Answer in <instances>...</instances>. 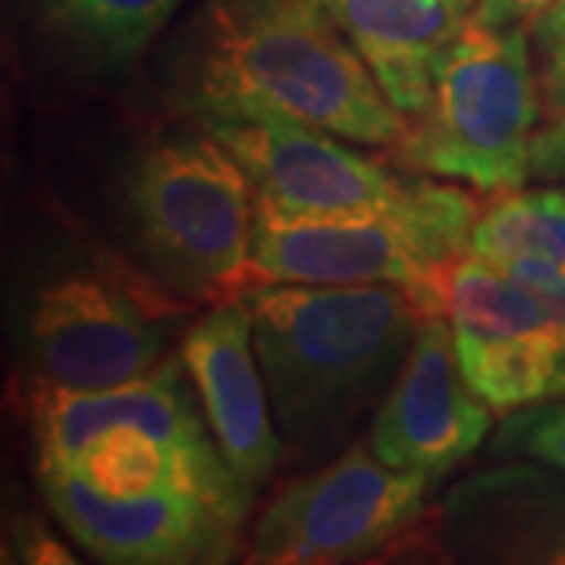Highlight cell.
Listing matches in <instances>:
<instances>
[{"label": "cell", "mask_w": 565, "mask_h": 565, "mask_svg": "<svg viewBox=\"0 0 565 565\" xmlns=\"http://www.w3.org/2000/svg\"><path fill=\"white\" fill-rule=\"evenodd\" d=\"M202 122L277 110L359 145H396L405 117L311 0H202L170 61Z\"/></svg>", "instance_id": "6da1fadb"}, {"label": "cell", "mask_w": 565, "mask_h": 565, "mask_svg": "<svg viewBox=\"0 0 565 565\" xmlns=\"http://www.w3.org/2000/svg\"><path fill=\"white\" fill-rule=\"evenodd\" d=\"M239 299L252 315L277 434L305 459L340 449L384 403L430 311L393 282H255Z\"/></svg>", "instance_id": "7a4b0ae2"}, {"label": "cell", "mask_w": 565, "mask_h": 565, "mask_svg": "<svg viewBox=\"0 0 565 565\" xmlns=\"http://www.w3.org/2000/svg\"><path fill=\"white\" fill-rule=\"evenodd\" d=\"M478 207L452 185L415 180L390 211L296 217L255 199L252 280L355 286L393 282L430 311L444 308V277L471 252Z\"/></svg>", "instance_id": "3957f363"}, {"label": "cell", "mask_w": 565, "mask_h": 565, "mask_svg": "<svg viewBox=\"0 0 565 565\" xmlns=\"http://www.w3.org/2000/svg\"><path fill=\"white\" fill-rule=\"evenodd\" d=\"M541 85L522 29L468 20L434 70V92L405 126L396 158L418 173L515 192L531 180Z\"/></svg>", "instance_id": "277c9868"}, {"label": "cell", "mask_w": 565, "mask_h": 565, "mask_svg": "<svg viewBox=\"0 0 565 565\" xmlns=\"http://www.w3.org/2000/svg\"><path fill=\"white\" fill-rule=\"evenodd\" d=\"M126 202L145 252L180 289L230 302L255 286V192L239 161L211 132L145 151Z\"/></svg>", "instance_id": "5b68a950"}, {"label": "cell", "mask_w": 565, "mask_h": 565, "mask_svg": "<svg viewBox=\"0 0 565 565\" xmlns=\"http://www.w3.org/2000/svg\"><path fill=\"white\" fill-rule=\"evenodd\" d=\"M430 478L355 444L315 475L286 484L252 537V563H349L384 546L424 512Z\"/></svg>", "instance_id": "8992f818"}, {"label": "cell", "mask_w": 565, "mask_h": 565, "mask_svg": "<svg viewBox=\"0 0 565 565\" xmlns=\"http://www.w3.org/2000/svg\"><path fill=\"white\" fill-rule=\"evenodd\" d=\"M444 308L465 381L493 412L565 396V337L500 267L465 255L446 270Z\"/></svg>", "instance_id": "52a82bcc"}, {"label": "cell", "mask_w": 565, "mask_h": 565, "mask_svg": "<svg viewBox=\"0 0 565 565\" xmlns=\"http://www.w3.org/2000/svg\"><path fill=\"white\" fill-rule=\"evenodd\" d=\"M167 321L136 286L104 274H63L32 302L29 352L41 381L76 393L139 381L161 364Z\"/></svg>", "instance_id": "ba28073f"}, {"label": "cell", "mask_w": 565, "mask_h": 565, "mask_svg": "<svg viewBox=\"0 0 565 565\" xmlns=\"http://www.w3.org/2000/svg\"><path fill=\"white\" fill-rule=\"evenodd\" d=\"M239 161L255 199L296 217L374 214L403 202L415 180H399L352 151L340 136L277 110L202 122Z\"/></svg>", "instance_id": "9c48e42d"}, {"label": "cell", "mask_w": 565, "mask_h": 565, "mask_svg": "<svg viewBox=\"0 0 565 565\" xmlns=\"http://www.w3.org/2000/svg\"><path fill=\"white\" fill-rule=\"evenodd\" d=\"M490 424L493 408L465 381L446 311H427L367 444L381 462L434 481L484 444Z\"/></svg>", "instance_id": "30bf717a"}, {"label": "cell", "mask_w": 565, "mask_h": 565, "mask_svg": "<svg viewBox=\"0 0 565 565\" xmlns=\"http://www.w3.org/2000/svg\"><path fill=\"white\" fill-rule=\"evenodd\" d=\"M41 490L63 527L102 563H226L239 527L202 497L158 490L132 500L104 497L66 465L39 462Z\"/></svg>", "instance_id": "8fae6325"}, {"label": "cell", "mask_w": 565, "mask_h": 565, "mask_svg": "<svg viewBox=\"0 0 565 565\" xmlns=\"http://www.w3.org/2000/svg\"><path fill=\"white\" fill-rule=\"evenodd\" d=\"M180 359L195 386L207 427L217 440L223 462L252 493L270 481L282 456L274 424L252 315L243 299H230L204 315L182 340Z\"/></svg>", "instance_id": "7c38bea8"}, {"label": "cell", "mask_w": 565, "mask_h": 565, "mask_svg": "<svg viewBox=\"0 0 565 565\" xmlns=\"http://www.w3.org/2000/svg\"><path fill=\"white\" fill-rule=\"evenodd\" d=\"M189 384L192 381L182 359L161 362L139 381L110 390L76 393L44 384L32 403L39 462H73L82 446L102 430L114 424H132L199 462L226 465L207 427L202 403H195V386Z\"/></svg>", "instance_id": "4fadbf2b"}, {"label": "cell", "mask_w": 565, "mask_h": 565, "mask_svg": "<svg viewBox=\"0 0 565 565\" xmlns=\"http://www.w3.org/2000/svg\"><path fill=\"white\" fill-rule=\"evenodd\" d=\"M321 10L403 117L427 107L440 54L471 20V0H323Z\"/></svg>", "instance_id": "5bb4252c"}, {"label": "cell", "mask_w": 565, "mask_h": 565, "mask_svg": "<svg viewBox=\"0 0 565 565\" xmlns=\"http://www.w3.org/2000/svg\"><path fill=\"white\" fill-rule=\"evenodd\" d=\"M468 255L487 264L534 258L565 274V182L534 192H503L475 223Z\"/></svg>", "instance_id": "9a60e30c"}, {"label": "cell", "mask_w": 565, "mask_h": 565, "mask_svg": "<svg viewBox=\"0 0 565 565\" xmlns=\"http://www.w3.org/2000/svg\"><path fill=\"white\" fill-rule=\"evenodd\" d=\"M182 0H44L63 32L107 63H126L148 47Z\"/></svg>", "instance_id": "2e32d148"}, {"label": "cell", "mask_w": 565, "mask_h": 565, "mask_svg": "<svg viewBox=\"0 0 565 565\" xmlns=\"http://www.w3.org/2000/svg\"><path fill=\"white\" fill-rule=\"evenodd\" d=\"M500 452H522L565 471V403H537L509 412L497 434Z\"/></svg>", "instance_id": "e0dca14e"}, {"label": "cell", "mask_w": 565, "mask_h": 565, "mask_svg": "<svg viewBox=\"0 0 565 565\" xmlns=\"http://www.w3.org/2000/svg\"><path fill=\"white\" fill-rule=\"evenodd\" d=\"M537 51V85L546 117L565 107V0L550 7L531 25Z\"/></svg>", "instance_id": "ac0fdd59"}, {"label": "cell", "mask_w": 565, "mask_h": 565, "mask_svg": "<svg viewBox=\"0 0 565 565\" xmlns=\"http://www.w3.org/2000/svg\"><path fill=\"white\" fill-rule=\"evenodd\" d=\"M493 267H500L519 286H525L527 292L544 305L546 315L553 318V323L563 330L565 337V274L559 267L534 262V258H515V262L493 264Z\"/></svg>", "instance_id": "d6986e66"}, {"label": "cell", "mask_w": 565, "mask_h": 565, "mask_svg": "<svg viewBox=\"0 0 565 565\" xmlns=\"http://www.w3.org/2000/svg\"><path fill=\"white\" fill-rule=\"evenodd\" d=\"M531 177L556 182L565 180V107L556 110L546 126H541L531 139Z\"/></svg>", "instance_id": "ffe728a7"}, {"label": "cell", "mask_w": 565, "mask_h": 565, "mask_svg": "<svg viewBox=\"0 0 565 565\" xmlns=\"http://www.w3.org/2000/svg\"><path fill=\"white\" fill-rule=\"evenodd\" d=\"M556 3L559 0H478L471 22L487 25V29H509L525 20L534 22Z\"/></svg>", "instance_id": "44dd1931"}, {"label": "cell", "mask_w": 565, "mask_h": 565, "mask_svg": "<svg viewBox=\"0 0 565 565\" xmlns=\"http://www.w3.org/2000/svg\"><path fill=\"white\" fill-rule=\"evenodd\" d=\"M311 3H318V7H323V0H311Z\"/></svg>", "instance_id": "7402d4cb"}]
</instances>
